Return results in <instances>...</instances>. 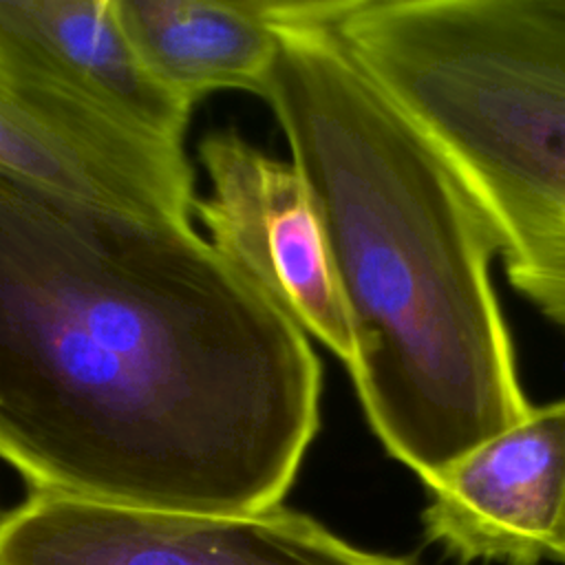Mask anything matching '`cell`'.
I'll use <instances>...</instances> for the list:
<instances>
[{
	"instance_id": "3",
	"label": "cell",
	"mask_w": 565,
	"mask_h": 565,
	"mask_svg": "<svg viewBox=\"0 0 565 565\" xmlns=\"http://www.w3.org/2000/svg\"><path fill=\"white\" fill-rule=\"evenodd\" d=\"M335 29L459 172L508 280L565 329V0H344Z\"/></svg>"
},
{
	"instance_id": "7",
	"label": "cell",
	"mask_w": 565,
	"mask_h": 565,
	"mask_svg": "<svg viewBox=\"0 0 565 565\" xmlns=\"http://www.w3.org/2000/svg\"><path fill=\"white\" fill-rule=\"evenodd\" d=\"M0 170L128 212L190 221L194 172L181 146L135 137L0 62Z\"/></svg>"
},
{
	"instance_id": "2",
	"label": "cell",
	"mask_w": 565,
	"mask_h": 565,
	"mask_svg": "<svg viewBox=\"0 0 565 565\" xmlns=\"http://www.w3.org/2000/svg\"><path fill=\"white\" fill-rule=\"evenodd\" d=\"M320 2L280 31L269 104L313 196L386 452L424 486L527 402L497 302V234L424 126L360 64Z\"/></svg>"
},
{
	"instance_id": "6",
	"label": "cell",
	"mask_w": 565,
	"mask_h": 565,
	"mask_svg": "<svg viewBox=\"0 0 565 565\" xmlns=\"http://www.w3.org/2000/svg\"><path fill=\"white\" fill-rule=\"evenodd\" d=\"M426 488V536L459 563L565 561V399L532 406Z\"/></svg>"
},
{
	"instance_id": "8",
	"label": "cell",
	"mask_w": 565,
	"mask_h": 565,
	"mask_svg": "<svg viewBox=\"0 0 565 565\" xmlns=\"http://www.w3.org/2000/svg\"><path fill=\"white\" fill-rule=\"evenodd\" d=\"M0 62L119 130L183 148L194 106L150 73L115 0H0Z\"/></svg>"
},
{
	"instance_id": "5",
	"label": "cell",
	"mask_w": 565,
	"mask_h": 565,
	"mask_svg": "<svg viewBox=\"0 0 565 565\" xmlns=\"http://www.w3.org/2000/svg\"><path fill=\"white\" fill-rule=\"evenodd\" d=\"M199 159L210 192L194 201V212L207 241L349 366L355 353L353 329L300 170L256 148L234 128L207 132L199 141Z\"/></svg>"
},
{
	"instance_id": "9",
	"label": "cell",
	"mask_w": 565,
	"mask_h": 565,
	"mask_svg": "<svg viewBox=\"0 0 565 565\" xmlns=\"http://www.w3.org/2000/svg\"><path fill=\"white\" fill-rule=\"evenodd\" d=\"M150 73L188 104L216 90L263 95L280 31L316 0H115Z\"/></svg>"
},
{
	"instance_id": "1",
	"label": "cell",
	"mask_w": 565,
	"mask_h": 565,
	"mask_svg": "<svg viewBox=\"0 0 565 565\" xmlns=\"http://www.w3.org/2000/svg\"><path fill=\"white\" fill-rule=\"evenodd\" d=\"M320 391L307 333L190 221L0 170V459L33 492L276 508Z\"/></svg>"
},
{
	"instance_id": "4",
	"label": "cell",
	"mask_w": 565,
	"mask_h": 565,
	"mask_svg": "<svg viewBox=\"0 0 565 565\" xmlns=\"http://www.w3.org/2000/svg\"><path fill=\"white\" fill-rule=\"evenodd\" d=\"M0 565H415L360 550L285 505L190 514L49 492L0 514Z\"/></svg>"
}]
</instances>
